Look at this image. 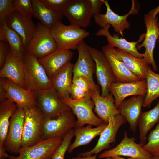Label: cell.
I'll list each match as a JSON object with an SVG mask.
<instances>
[{
	"instance_id": "cell-1",
	"label": "cell",
	"mask_w": 159,
	"mask_h": 159,
	"mask_svg": "<svg viewBox=\"0 0 159 159\" xmlns=\"http://www.w3.org/2000/svg\"><path fill=\"white\" fill-rule=\"evenodd\" d=\"M23 57L24 80L26 89L36 92L52 88L51 80L38 59L26 50Z\"/></svg>"
},
{
	"instance_id": "cell-2",
	"label": "cell",
	"mask_w": 159,
	"mask_h": 159,
	"mask_svg": "<svg viewBox=\"0 0 159 159\" xmlns=\"http://www.w3.org/2000/svg\"><path fill=\"white\" fill-rule=\"evenodd\" d=\"M50 29L58 50L77 49L78 45L90 34L88 32L78 26L66 25L61 21Z\"/></svg>"
},
{
	"instance_id": "cell-3",
	"label": "cell",
	"mask_w": 159,
	"mask_h": 159,
	"mask_svg": "<svg viewBox=\"0 0 159 159\" xmlns=\"http://www.w3.org/2000/svg\"><path fill=\"white\" fill-rule=\"evenodd\" d=\"M22 147L32 145L43 140L42 128L44 116L37 105L24 109Z\"/></svg>"
},
{
	"instance_id": "cell-4",
	"label": "cell",
	"mask_w": 159,
	"mask_h": 159,
	"mask_svg": "<svg viewBox=\"0 0 159 159\" xmlns=\"http://www.w3.org/2000/svg\"><path fill=\"white\" fill-rule=\"evenodd\" d=\"M159 13V6L154 8L144 16V20L146 27V32L145 38L140 45L138 44V49L142 47L145 48L143 58L151 66L155 71L158 70V67L155 61L153 52L156 42L159 37V27L158 20L156 15Z\"/></svg>"
},
{
	"instance_id": "cell-5",
	"label": "cell",
	"mask_w": 159,
	"mask_h": 159,
	"mask_svg": "<svg viewBox=\"0 0 159 159\" xmlns=\"http://www.w3.org/2000/svg\"><path fill=\"white\" fill-rule=\"evenodd\" d=\"M60 99L70 108L76 117L75 127H82L85 124L97 127L106 124L94 113V105L90 96L80 100H74L70 97Z\"/></svg>"
},
{
	"instance_id": "cell-6",
	"label": "cell",
	"mask_w": 159,
	"mask_h": 159,
	"mask_svg": "<svg viewBox=\"0 0 159 159\" xmlns=\"http://www.w3.org/2000/svg\"><path fill=\"white\" fill-rule=\"evenodd\" d=\"M57 49V45L50 29L37 23L35 32L25 48L26 51L39 59Z\"/></svg>"
},
{
	"instance_id": "cell-7",
	"label": "cell",
	"mask_w": 159,
	"mask_h": 159,
	"mask_svg": "<svg viewBox=\"0 0 159 159\" xmlns=\"http://www.w3.org/2000/svg\"><path fill=\"white\" fill-rule=\"evenodd\" d=\"M34 92L37 106L44 117L54 118L72 111L68 105L62 101L53 88Z\"/></svg>"
},
{
	"instance_id": "cell-8",
	"label": "cell",
	"mask_w": 159,
	"mask_h": 159,
	"mask_svg": "<svg viewBox=\"0 0 159 159\" xmlns=\"http://www.w3.org/2000/svg\"><path fill=\"white\" fill-rule=\"evenodd\" d=\"M76 120L72 111L58 117H44L42 128V140L53 138L62 139L75 127Z\"/></svg>"
},
{
	"instance_id": "cell-9",
	"label": "cell",
	"mask_w": 159,
	"mask_h": 159,
	"mask_svg": "<svg viewBox=\"0 0 159 159\" xmlns=\"http://www.w3.org/2000/svg\"><path fill=\"white\" fill-rule=\"evenodd\" d=\"M133 137L129 138L127 132H124V137L120 142L115 148L105 151L98 156L100 158L118 156H126L136 159H152L153 156L145 150L140 143L135 142Z\"/></svg>"
},
{
	"instance_id": "cell-10",
	"label": "cell",
	"mask_w": 159,
	"mask_h": 159,
	"mask_svg": "<svg viewBox=\"0 0 159 159\" xmlns=\"http://www.w3.org/2000/svg\"><path fill=\"white\" fill-rule=\"evenodd\" d=\"M62 139L53 138L41 140L28 147H21L18 155H9V159H51L54 152L62 143Z\"/></svg>"
},
{
	"instance_id": "cell-11",
	"label": "cell",
	"mask_w": 159,
	"mask_h": 159,
	"mask_svg": "<svg viewBox=\"0 0 159 159\" xmlns=\"http://www.w3.org/2000/svg\"><path fill=\"white\" fill-rule=\"evenodd\" d=\"M89 51L96 65V74L99 84L101 87V96L105 97L110 93L111 85L116 82L108 61L102 51L88 45Z\"/></svg>"
},
{
	"instance_id": "cell-12",
	"label": "cell",
	"mask_w": 159,
	"mask_h": 159,
	"mask_svg": "<svg viewBox=\"0 0 159 159\" xmlns=\"http://www.w3.org/2000/svg\"><path fill=\"white\" fill-rule=\"evenodd\" d=\"M24 119V109L17 105L16 110L10 120L4 144L6 151L11 153L18 154L22 147Z\"/></svg>"
},
{
	"instance_id": "cell-13",
	"label": "cell",
	"mask_w": 159,
	"mask_h": 159,
	"mask_svg": "<svg viewBox=\"0 0 159 159\" xmlns=\"http://www.w3.org/2000/svg\"><path fill=\"white\" fill-rule=\"evenodd\" d=\"M62 13L71 24L86 28L93 16L89 0H69Z\"/></svg>"
},
{
	"instance_id": "cell-14",
	"label": "cell",
	"mask_w": 159,
	"mask_h": 159,
	"mask_svg": "<svg viewBox=\"0 0 159 159\" xmlns=\"http://www.w3.org/2000/svg\"><path fill=\"white\" fill-rule=\"evenodd\" d=\"M104 4L106 7L105 14L99 13L94 16L95 23L102 28L107 24L111 25L118 34L123 37V33L125 29L130 28V23L127 21V17L130 15L138 13L135 5V1L132 0V7L126 14L120 16L114 12L111 9L107 0H104Z\"/></svg>"
},
{
	"instance_id": "cell-15",
	"label": "cell",
	"mask_w": 159,
	"mask_h": 159,
	"mask_svg": "<svg viewBox=\"0 0 159 159\" xmlns=\"http://www.w3.org/2000/svg\"><path fill=\"white\" fill-rule=\"evenodd\" d=\"M77 61L74 64L73 77L82 76L85 78L94 88L99 87L94 80L93 74L96 69L95 62L89 51L88 45L84 40L78 46Z\"/></svg>"
},
{
	"instance_id": "cell-16",
	"label": "cell",
	"mask_w": 159,
	"mask_h": 159,
	"mask_svg": "<svg viewBox=\"0 0 159 159\" xmlns=\"http://www.w3.org/2000/svg\"><path fill=\"white\" fill-rule=\"evenodd\" d=\"M0 84L5 90V97L23 109L37 105L34 92L10 80L0 78Z\"/></svg>"
},
{
	"instance_id": "cell-17",
	"label": "cell",
	"mask_w": 159,
	"mask_h": 159,
	"mask_svg": "<svg viewBox=\"0 0 159 159\" xmlns=\"http://www.w3.org/2000/svg\"><path fill=\"white\" fill-rule=\"evenodd\" d=\"M126 122L125 118L120 114L111 118L100 135L95 147L90 151L80 153L78 155L86 156L92 155L97 154L107 149L111 143L115 141L119 129Z\"/></svg>"
},
{
	"instance_id": "cell-18",
	"label": "cell",
	"mask_w": 159,
	"mask_h": 159,
	"mask_svg": "<svg viewBox=\"0 0 159 159\" xmlns=\"http://www.w3.org/2000/svg\"><path fill=\"white\" fill-rule=\"evenodd\" d=\"M109 91L113 96L115 106L117 109L120 104L127 97L145 96L147 91L146 81L145 79L130 82H114L111 85Z\"/></svg>"
},
{
	"instance_id": "cell-19",
	"label": "cell",
	"mask_w": 159,
	"mask_h": 159,
	"mask_svg": "<svg viewBox=\"0 0 159 159\" xmlns=\"http://www.w3.org/2000/svg\"><path fill=\"white\" fill-rule=\"evenodd\" d=\"M113 73L116 82H127L140 80L132 73L116 54L115 48L108 45L102 48Z\"/></svg>"
},
{
	"instance_id": "cell-20",
	"label": "cell",
	"mask_w": 159,
	"mask_h": 159,
	"mask_svg": "<svg viewBox=\"0 0 159 159\" xmlns=\"http://www.w3.org/2000/svg\"><path fill=\"white\" fill-rule=\"evenodd\" d=\"M145 96L135 95L124 100L117 109L128 123L130 130L135 134L138 126V119L141 113Z\"/></svg>"
},
{
	"instance_id": "cell-21",
	"label": "cell",
	"mask_w": 159,
	"mask_h": 159,
	"mask_svg": "<svg viewBox=\"0 0 159 159\" xmlns=\"http://www.w3.org/2000/svg\"><path fill=\"white\" fill-rule=\"evenodd\" d=\"M90 95L97 116L105 123L107 124L111 118L120 114L115 107L114 97L111 93L107 97H103L100 94L99 88L92 90Z\"/></svg>"
},
{
	"instance_id": "cell-22",
	"label": "cell",
	"mask_w": 159,
	"mask_h": 159,
	"mask_svg": "<svg viewBox=\"0 0 159 159\" xmlns=\"http://www.w3.org/2000/svg\"><path fill=\"white\" fill-rule=\"evenodd\" d=\"M7 25L18 34L22 38L26 48L36 29L32 18L24 17L15 11L5 20Z\"/></svg>"
},
{
	"instance_id": "cell-23",
	"label": "cell",
	"mask_w": 159,
	"mask_h": 159,
	"mask_svg": "<svg viewBox=\"0 0 159 159\" xmlns=\"http://www.w3.org/2000/svg\"><path fill=\"white\" fill-rule=\"evenodd\" d=\"M23 57L14 55L10 50L6 62L0 69V76L26 89L24 80Z\"/></svg>"
},
{
	"instance_id": "cell-24",
	"label": "cell",
	"mask_w": 159,
	"mask_h": 159,
	"mask_svg": "<svg viewBox=\"0 0 159 159\" xmlns=\"http://www.w3.org/2000/svg\"><path fill=\"white\" fill-rule=\"evenodd\" d=\"M110 25L107 24L104 27L100 29L96 33L97 36H104L106 37L108 42V45L114 48L117 47L118 49L126 52L138 58H143V53L139 52L137 48L138 43L144 40L145 33L142 34L139 39L136 42H129L125 39L119 38L118 34H115L113 36L110 34L109 29Z\"/></svg>"
},
{
	"instance_id": "cell-25",
	"label": "cell",
	"mask_w": 159,
	"mask_h": 159,
	"mask_svg": "<svg viewBox=\"0 0 159 159\" xmlns=\"http://www.w3.org/2000/svg\"><path fill=\"white\" fill-rule=\"evenodd\" d=\"M73 54L71 50L57 49L38 60L51 79L60 69L70 62Z\"/></svg>"
},
{
	"instance_id": "cell-26",
	"label": "cell",
	"mask_w": 159,
	"mask_h": 159,
	"mask_svg": "<svg viewBox=\"0 0 159 159\" xmlns=\"http://www.w3.org/2000/svg\"><path fill=\"white\" fill-rule=\"evenodd\" d=\"M74 64L68 62L51 78L52 88L60 99L70 97L69 91L72 84Z\"/></svg>"
},
{
	"instance_id": "cell-27",
	"label": "cell",
	"mask_w": 159,
	"mask_h": 159,
	"mask_svg": "<svg viewBox=\"0 0 159 159\" xmlns=\"http://www.w3.org/2000/svg\"><path fill=\"white\" fill-rule=\"evenodd\" d=\"M107 125L105 124L94 128H92V125H88L85 127H75V140L69 146L68 152L70 153L77 148L89 144L95 137L100 135Z\"/></svg>"
},
{
	"instance_id": "cell-28",
	"label": "cell",
	"mask_w": 159,
	"mask_h": 159,
	"mask_svg": "<svg viewBox=\"0 0 159 159\" xmlns=\"http://www.w3.org/2000/svg\"><path fill=\"white\" fill-rule=\"evenodd\" d=\"M115 52L129 70L141 80L145 79L148 67L150 65L143 58L136 57L124 51L115 48Z\"/></svg>"
},
{
	"instance_id": "cell-29",
	"label": "cell",
	"mask_w": 159,
	"mask_h": 159,
	"mask_svg": "<svg viewBox=\"0 0 159 159\" xmlns=\"http://www.w3.org/2000/svg\"><path fill=\"white\" fill-rule=\"evenodd\" d=\"M159 123V100L151 110L142 112L138 120L140 143L143 146L146 143L147 135L153 127Z\"/></svg>"
},
{
	"instance_id": "cell-30",
	"label": "cell",
	"mask_w": 159,
	"mask_h": 159,
	"mask_svg": "<svg viewBox=\"0 0 159 159\" xmlns=\"http://www.w3.org/2000/svg\"><path fill=\"white\" fill-rule=\"evenodd\" d=\"M32 1L33 16L48 28L50 29L62 19L64 15L62 12H55L49 9L39 0H32Z\"/></svg>"
},
{
	"instance_id": "cell-31",
	"label": "cell",
	"mask_w": 159,
	"mask_h": 159,
	"mask_svg": "<svg viewBox=\"0 0 159 159\" xmlns=\"http://www.w3.org/2000/svg\"><path fill=\"white\" fill-rule=\"evenodd\" d=\"M17 108L16 104L6 99L0 103V145L4 146L10 120Z\"/></svg>"
},
{
	"instance_id": "cell-32",
	"label": "cell",
	"mask_w": 159,
	"mask_h": 159,
	"mask_svg": "<svg viewBox=\"0 0 159 159\" xmlns=\"http://www.w3.org/2000/svg\"><path fill=\"white\" fill-rule=\"evenodd\" d=\"M0 34L8 43L10 51L14 55L24 56L25 48L22 38L16 31L8 27L5 21L0 24Z\"/></svg>"
},
{
	"instance_id": "cell-33",
	"label": "cell",
	"mask_w": 159,
	"mask_h": 159,
	"mask_svg": "<svg viewBox=\"0 0 159 159\" xmlns=\"http://www.w3.org/2000/svg\"><path fill=\"white\" fill-rule=\"evenodd\" d=\"M147 92L143 105L150 107L153 102L159 97V74L155 72L149 65L146 74Z\"/></svg>"
},
{
	"instance_id": "cell-34",
	"label": "cell",
	"mask_w": 159,
	"mask_h": 159,
	"mask_svg": "<svg viewBox=\"0 0 159 159\" xmlns=\"http://www.w3.org/2000/svg\"><path fill=\"white\" fill-rule=\"evenodd\" d=\"M143 149L153 156L159 155V123L149 133Z\"/></svg>"
},
{
	"instance_id": "cell-35",
	"label": "cell",
	"mask_w": 159,
	"mask_h": 159,
	"mask_svg": "<svg viewBox=\"0 0 159 159\" xmlns=\"http://www.w3.org/2000/svg\"><path fill=\"white\" fill-rule=\"evenodd\" d=\"M74 136V129L71 130L62 139L60 145L55 150L51 159H64L66 153Z\"/></svg>"
},
{
	"instance_id": "cell-36",
	"label": "cell",
	"mask_w": 159,
	"mask_h": 159,
	"mask_svg": "<svg viewBox=\"0 0 159 159\" xmlns=\"http://www.w3.org/2000/svg\"><path fill=\"white\" fill-rule=\"evenodd\" d=\"M14 4L15 11L23 16L30 18L33 16L32 0H15Z\"/></svg>"
},
{
	"instance_id": "cell-37",
	"label": "cell",
	"mask_w": 159,
	"mask_h": 159,
	"mask_svg": "<svg viewBox=\"0 0 159 159\" xmlns=\"http://www.w3.org/2000/svg\"><path fill=\"white\" fill-rule=\"evenodd\" d=\"M13 0H0V23L12 14L15 9Z\"/></svg>"
},
{
	"instance_id": "cell-38",
	"label": "cell",
	"mask_w": 159,
	"mask_h": 159,
	"mask_svg": "<svg viewBox=\"0 0 159 159\" xmlns=\"http://www.w3.org/2000/svg\"><path fill=\"white\" fill-rule=\"evenodd\" d=\"M69 0H39L45 7L55 12H62Z\"/></svg>"
},
{
	"instance_id": "cell-39",
	"label": "cell",
	"mask_w": 159,
	"mask_h": 159,
	"mask_svg": "<svg viewBox=\"0 0 159 159\" xmlns=\"http://www.w3.org/2000/svg\"><path fill=\"white\" fill-rule=\"evenodd\" d=\"M72 83L90 94L92 90L97 89L94 88L85 78L82 76L73 77Z\"/></svg>"
},
{
	"instance_id": "cell-40",
	"label": "cell",
	"mask_w": 159,
	"mask_h": 159,
	"mask_svg": "<svg viewBox=\"0 0 159 159\" xmlns=\"http://www.w3.org/2000/svg\"><path fill=\"white\" fill-rule=\"evenodd\" d=\"M70 97L75 100H80L90 96L89 93L72 83L69 91Z\"/></svg>"
},
{
	"instance_id": "cell-41",
	"label": "cell",
	"mask_w": 159,
	"mask_h": 159,
	"mask_svg": "<svg viewBox=\"0 0 159 159\" xmlns=\"http://www.w3.org/2000/svg\"><path fill=\"white\" fill-rule=\"evenodd\" d=\"M9 45L5 41H0V69L4 66L10 51Z\"/></svg>"
},
{
	"instance_id": "cell-42",
	"label": "cell",
	"mask_w": 159,
	"mask_h": 159,
	"mask_svg": "<svg viewBox=\"0 0 159 159\" xmlns=\"http://www.w3.org/2000/svg\"><path fill=\"white\" fill-rule=\"evenodd\" d=\"M92 13L93 16L100 13L101 6L104 4V0H89Z\"/></svg>"
},
{
	"instance_id": "cell-43",
	"label": "cell",
	"mask_w": 159,
	"mask_h": 159,
	"mask_svg": "<svg viewBox=\"0 0 159 159\" xmlns=\"http://www.w3.org/2000/svg\"><path fill=\"white\" fill-rule=\"evenodd\" d=\"M6 151L4 146L0 145V159H4L8 157L9 155L6 153Z\"/></svg>"
},
{
	"instance_id": "cell-44",
	"label": "cell",
	"mask_w": 159,
	"mask_h": 159,
	"mask_svg": "<svg viewBox=\"0 0 159 159\" xmlns=\"http://www.w3.org/2000/svg\"><path fill=\"white\" fill-rule=\"evenodd\" d=\"M5 90L2 86V85L0 84V102H1L6 99L5 97Z\"/></svg>"
},
{
	"instance_id": "cell-45",
	"label": "cell",
	"mask_w": 159,
	"mask_h": 159,
	"mask_svg": "<svg viewBox=\"0 0 159 159\" xmlns=\"http://www.w3.org/2000/svg\"><path fill=\"white\" fill-rule=\"evenodd\" d=\"M97 154H95L94 155H89L86 156H81L78 155V156L69 159H96Z\"/></svg>"
},
{
	"instance_id": "cell-46",
	"label": "cell",
	"mask_w": 159,
	"mask_h": 159,
	"mask_svg": "<svg viewBox=\"0 0 159 159\" xmlns=\"http://www.w3.org/2000/svg\"><path fill=\"white\" fill-rule=\"evenodd\" d=\"M112 158H113V159H126L124 158H123V157H120V156L116 157H113ZM127 159H136L131 158H129Z\"/></svg>"
},
{
	"instance_id": "cell-47",
	"label": "cell",
	"mask_w": 159,
	"mask_h": 159,
	"mask_svg": "<svg viewBox=\"0 0 159 159\" xmlns=\"http://www.w3.org/2000/svg\"><path fill=\"white\" fill-rule=\"evenodd\" d=\"M152 159H159V155L153 156Z\"/></svg>"
},
{
	"instance_id": "cell-48",
	"label": "cell",
	"mask_w": 159,
	"mask_h": 159,
	"mask_svg": "<svg viewBox=\"0 0 159 159\" xmlns=\"http://www.w3.org/2000/svg\"><path fill=\"white\" fill-rule=\"evenodd\" d=\"M158 26L159 27V21H158ZM157 41H158V42L159 43V37L158 38L157 40Z\"/></svg>"
},
{
	"instance_id": "cell-49",
	"label": "cell",
	"mask_w": 159,
	"mask_h": 159,
	"mask_svg": "<svg viewBox=\"0 0 159 159\" xmlns=\"http://www.w3.org/2000/svg\"><path fill=\"white\" fill-rule=\"evenodd\" d=\"M105 159H113V158L111 157H107Z\"/></svg>"
}]
</instances>
